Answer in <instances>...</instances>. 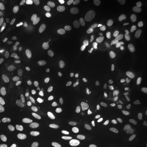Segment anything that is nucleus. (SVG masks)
<instances>
[{
    "instance_id": "f257e3e1",
    "label": "nucleus",
    "mask_w": 147,
    "mask_h": 147,
    "mask_svg": "<svg viewBox=\"0 0 147 147\" xmlns=\"http://www.w3.org/2000/svg\"><path fill=\"white\" fill-rule=\"evenodd\" d=\"M137 84V76L132 71H127L124 74L119 80L116 88L117 96L123 99L131 94Z\"/></svg>"
},
{
    "instance_id": "f03ea898",
    "label": "nucleus",
    "mask_w": 147,
    "mask_h": 147,
    "mask_svg": "<svg viewBox=\"0 0 147 147\" xmlns=\"http://www.w3.org/2000/svg\"><path fill=\"white\" fill-rule=\"evenodd\" d=\"M127 140L131 147H143L147 141L146 131L141 127H134L127 132Z\"/></svg>"
},
{
    "instance_id": "7ed1b4c3",
    "label": "nucleus",
    "mask_w": 147,
    "mask_h": 147,
    "mask_svg": "<svg viewBox=\"0 0 147 147\" xmlns=\"http://www.w3.org/2000/svg\"><path fill=\"white\" fill-rule=\"evenodd\" d=\"M119 59H120V56L118 52L116 51L110 52L105 60L99 65V69H98L99 72L101 74H106L111 72L118 65Z\"/></svg>"
},
{
    "instance_id": "20e7f679",
    "label": "nucleus",
    "mask_w": 147,
    "mask_h": 147,
    "mask_svg": "<svg viewBox=\"0 0 147 147\" xmlns=\"http://www.w3.org/2000/svg\"><path fill=\"white\" fill-rule=\"evenodd\" d=\"M57 29V22L53 17H47L43 20L39 26V34L43 39L50 38Z\"/></svg>"
},
{
    "instance_id": "39448f33",
    "label": "nucleus",
    "mask_w": 147,
    "mask_h": 147,
    "mask_svg": "<svg viewBox=\"0 0 147 147\" xmlns=\"http://www.w3.org/2000/svg\"><path fill=\"white\" fill-rule=\"evenodd\" d=\"M110 45L106 42H103L99 43L97 45V47L95 48L94 54H93V61L96 63L100 65L105 57L110 53Z\"/></svg>"
},
{
    "instance_id": "423d86ee",
    "label": "nucleus",
    "mask_w": 147,
    "mask_h": 147,
    "mask_svg": "<svg viewBox=\"0 0 147 147\" xmlns=\"http://www.w3.org/2000/svg\"><path fill=\"white\" fill-rule=\"evenodd\" d=\"M78 10L81 13L95 14L98 11V3L94 0H80L78 3Z\"/></svg>"
},
{
    "instance_id": "0eeeda50",
    "label": "nucleus",
    "mask_w": 147,
    "mask_h": 147,
    "mask_svg": "<svg viewBox=\"0 0 147 147\" xmlns=\"http://www.w3.org/2000/svg\"><path fill=\"white\" fill-rule=\"evenodd\" d=\"M14 26V21L11 13L5 8H0V28L10 30Z\"/></svg>"
},
{
    "instance_id": "6e6552de",
    "label": "nucleus",
    "mask_w": 147,
    "mask_h": 147,
    "mask_svg": "<svg viewBox=\"0 0 147 147\" xmlns=\"http://www.w3.org/2000/svg\"><path fill=\"white\" fill-rule=\"evenodd\" d=\"M98 3L109 15H115L119 10V6L116 0H100Z\"/></svg>"
},
{
    "instance_id": "1a4fd4ad",
    "label": "nucleus",
    "mask_w": 147,
    "mask_h": 147,
    "mask_svg": "<svg viewBox=\"0 0 147 147\" xmlns=\"http://www.w3.org/2000/svg\"><path fill=\"white\" fill-rule=\"evenodd\" d=\"M131 26L136 31L147 34V20L141 16H136L131 20Z\"/></svg>"
},
{
    "instance_id": "9d476101",
    "label": "nucleus",
    "mask_w": 147,
    "mask_h": 147,
    "mask_svg": "<svg viewBox=\"0 0 147 147\" xmlns=\"http://www.w3.org/2000/svg\"><path fill=\"white\" fill-rule=\"evenodd\" d=\"M11 61V55L8 53H3L0 56V80L3 78L7 71Z\"/></svg>"
},
{
    "instance_id": "9b49d317",
    "label": "nucleus",
    "mask_w": 147,
    "mask_h": 147,
    "mask_svg": "<svg viewBox=\"0 0 147 147\" xmlns=\"http://www.w3.org/2000/svg\"><path fill=\"white\" fill-rule=\"evenodd\" d=\"M46 60H47V57H46L45 55H42V56H40V57H38V59L34 63V65H32V74H38L40 72V70L42 69V68L43 67V65H45Z\"/></svg>"
},
{
    "instance_id": "f8f14e48",
    "label": "nucleus",
    "mask_w": 147,
    "mask_h": 147,
    "mask_svg": "<svg viewBox=\"0 0 147 147\" xmlns=\"http://www.w3.org/2000/svg\"><path fill=\"white\" fill-rule=\"evenodd\" d=\"M76 4H77V2L74 1V0L66 1L65 3L62 6V7L61 9V14L62 16H66V15L69 14L74 10V8L75 7Z\"/></svg>"
},
{
    "instance_id": "ddd939ff",
    "label": "nucleus",
    "mask_w": 147,
    "mask_h": 147,
    "mask_svg": "<svg viewBox=\"0 0 147 147\" xmlns=\"http://www.w3.org/2000/svg\"><path fill=\"white\" fill-rule=\"evenodd\" d=\"M68 69L66 67H62V68H60L58 70L55 71L49 75V79L51 80H56V79H59L61 77H63L65 74H67L68 73Z\"/></svg>"
},
{
    "instance_id": "4468645a",
    "label": "nucleus",
    "mask_w": 147,
    "mask_h": 147,
    "mask_svg": "<svg viewBox=\"0 0 147 147\" xmlns=\"http://www.w3.org/2000/svg\"><path fill=\"white\" fill-rule=\"evenodd\" d=\"M18 74H19V73H18L17 69H16L15 67H11L10 69V70L8 71L7 77H6L5 83L7 82V81H13L14 83H16L17 77H18Z\"/></svg>"
},
{
    "instance_id": "2eb2a0df",
    "label": "nucleus",
    "mask_w": 147,
    "mask_h": 147,
    "mask_svg": "<svg viewBox=\"0 0 147 147\" xmlns=\"http://www.w3.org/2000/svg\"><path fill=\"white\" fill-rule=\"evenodd\" d=\"M137 46L139 50L144 53H147V38L143 37L137 40Z\"/></svg>"
},
{
    "instance_id": "dca6fc26",
    "label": "nucleus",
    "mask_w": 147,
    "mask_h": 147,
    "mask_svg": "<svg viewBox=\"0 0 147 147\" xmlns=\"http://www.w3.org/2000/svg\"><path fill=\"white\" fill-rule=\"evenodd\" d=\"M23 119V115L22 114H16L15 115H13L11 119L9 120V125L11 127H16L19 123L21 120Z\"/></svg>"
},
{
    "instance_id": "f3484780",
    "label": "nucleus",
    "mask_w": 147,
    "mask_h": 147,
    "mask_svg": "<svg viewBox=\"0 0 147 147\" xmlns=\"http://www.w3.org/2000/svg\"><path fill=\"white\" fill-rule=\"evenodd\" d=\"M15 83L13 81H7L6 82L4 85L3 86V88H2V92H1V94L3 96H4L6 95L9 92V91L11 89V88L14 86Z\"/></svg>"
},
{
    "instance_id": "a211bd4d",
    "label": "nucleus",
    "mask_w": 147,
    "mask_h": 147,
    "mask_svg": "<svg viewBox=\"0 0 147 147\" xmlns=\"http://www.w3.org/2000/svg\"><path fill=\"white\" fill-rule=\"evenodd\" d=\"M37 119H50V114L47 109H42L38 110L36 113Z\"/></svg>"
},
{
    "instance_id": "6ab92c4d",
    "label": "nucleus",
    "mask_w": 147,
    "mask_h": 147,
    "mask_svg": "<svg viewBox=\"0 0 147 147\" xmlns=\"http://www.w3.org/2000/svg\"><path fill=\"white\" fill-rule=\"evenodd\" d=\"M58 131V127L57 126H51L47 128V130L45 132V136L44 137L47 138L48 140L51 138L52 137H53L54 135H56Z\"/></svg>"
},
{
    "instance_id": "aec40b11",
    "label": "nucleus",
    "mask_w": 147,
    "mask_h": 147,
    "mask_svg": "<svg viewBox=\"0 0 147 147\" xmlns=\"http://www.w3.org/2000/svg\"><path fill=\"white\" fill-rule=\"evenodd\" d=\"M18 63H19V66L20 68L22 69H25L28 65V59H27L26 56L25 55H19L18 56Z\"/></svg>"
},
{
    "instance_id": "412c9836",
    "label": "nucleus",
    "mask_w": 147,
    "mask_h": 147,
    "mask_svg": "<svg viewBox=\"0 0 147 147\" xmlns=\"http://www.w3.org/2000/svg\"><path fill=\"white\" fill-rule=\"evenodd\" d=\"M21 129L25 132H26V133H30L32 131L36 130L37 127L35 125H33V124H30V123H23L21 125Z\"/></svg>"
},
{
    "instance_id": "4be33fe9",
    "label": "nucleus",
    "mask_w": 147,
    "mask_h": 147,
    "mask_svg": "<svg viewBox=\"0 0 147 147\" xmlns=\"http://www.w3.org/2000/svg\"><path fill=\"white\" fill-rule=\"evenodd\" d=\"M71 77H72L74 79L79 81V80H81V79H83V74L81 73V71L79 70V69L74 68L73 69V70H72Z\"/></svg>"
},
{
    "instance_id": "5701e85b",
    "label": "nucleus",
    "mask_w": 147,
    "mask_h": 147,
    "mask_svg": "<svg viewBox=\"0 0 147 147\" xmlns=\"http://www.w3.org/2000/svg\"><path fill=\"white\" fill-rule=\"evenodd\" d=\"M39 143H40V147H50V142L45 137H41Z\"/></svg>"
},
{
    "instance_id": "b1692460",
    "label": "nucleus",
    "mask_w": 147,
    "mask_h": 147,
    "mask_svg": "<svg viewBox=\"0 0 147 147\" xmlns=\"http://www.w3.org/2000/svg\"><path fill=\"white\" fill-rule=\"evenodd\" d=\"M7 43V41L4 35H0V46H5Z\"/></svg>"
},
{
    "instance_id": "393cba45",
    "label": "nucleus",
    "mask_w": 147,
    "mask_h": 147,
    "mask_svg": "<svg viewBox=\"0 0 147 147\" xmlns=\"http://www.w3.org/2000/svg\"><path fill=\"white\" fill-rule=\"evenodd\" d=\"M142 12V15H143L144 16H146V17L147 18V3L143 7Z\"/></svg>"
},
{
    "instance_id": "a878e982",
    "label": "nucleus",
    "mask_w": 147,
    "mask_h": 147,
    "mask_svg": "<svg viewBox=\"0 0 147 147\" xmlns=\"http://www.w3.org/2000/svg\"><path fill=\"white\" fill-rule=\"evenodd\" d=\"M57 147H65V143L61 141V142H59Z\"/></svg>"
},
{
    "instance_id": "bb28decb",
    "label": "nucleus",
    "mask_w": 147,
    "mask_h": 147,
    "mask_svg": "<svg viewBox=\"0 0 147 147\" xmlns=\"http://www.w3.org/2000/svg\"><path fill=\"white\" fill-rule=\"evenodd\" d=\"M142 128L143 129V130H146V125H144V126H142Z\"/></svg>"
}]
</instances>
